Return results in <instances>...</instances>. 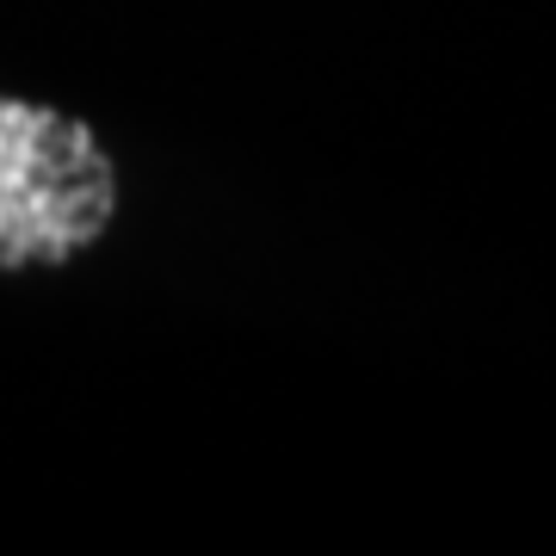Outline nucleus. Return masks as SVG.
Here are the masks:
<instances>
[{
	"instance_id": "nucleus-1",
	"label": "nucleus",
	"mask_w": 556,
	"mask_h": 556,
	"mask_svg": "<svg viewBox=\"0 0 556 556\" xmlns=\"http://www.w3.org/2000/svg\"><path fill=\"white\" fill-rule=\"evenodd\" d=\"M118 211V167L56 105L0 93V273L68 266L100 248Z\"/></svg>"
}]
</instances>
